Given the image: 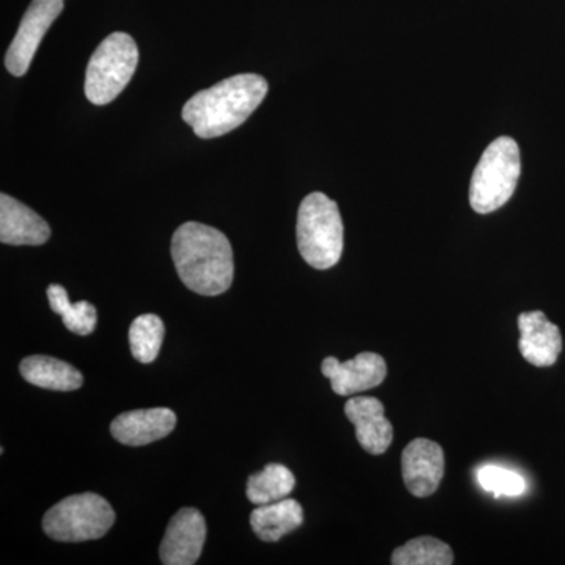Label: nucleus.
Instances as JSON below:
<instances>
[{
  "instance_id": "f257e3e1",
  "label": "nucleus",
  "mask_w": 565,
  "mask_h": 565,
  "mask_svg": "<svg viewBox=\"0 0 565 565\" xmlns=\"http://www.w3.org/2000/svg\"><path fill=\"white\" fill-rule=\"evenodd\" d=\"M172 256L181 281L200 296H221L233 285L232 244L212 226L199 222L181 225L173 234Z\"/></svg>"
},
{
  "instance_id": "f03ea898",
  "label": "nucleus",
  "mask_w": 565,
  "mask_h": 565,
  "mask_svg": "<svg viewBox=\"0 0 565 565\" xmlns=\"http://www.w3.org/2000/svg\"><path fill=\"white\" fill-rule=\"evenodd\" d=\"M269 85L258 74H237L192 96L182 109V120L200 139H215L248 120L266 98Z\"/></svg>"
},
{
  "instance_id": "7ed1b4c3",
  "label": "nucleus",
  "mask_w": 565,
  "mask_h": 565,
  "mask_svg": "<svg viewBox=\"0 0 565 565\" xmlns=\"http://www.w3.org/2000/svg\"><path fill=\"white\" fill-rule=\"evenodd\" d=\"M297 245L305 262L318 270L337 266L343 255L344 225L338 204L326 193L305 196L297 215Z\"/></svg>"
},
{
  "instance_id": "20e7f679",
  "label": "nucleus",
  "mask_w": 565,
  "mask_h": 565,
  "mask_svg": "<svg viewBox=\"0 0 565 565\" xmlns=\"http://www.w3.org/2000/svg\"><path fill=\"white\" fill-rule=\"evenodd\" d=\"M522 173L520 148L511 137L493 140L482 152L470 184V204L478 214L500 210L514 195Z\"/></svg>"
},
{
  "instance_id": "39448f33",
  "label": "nucleus",
  "mask_w": 565,
  "mask_h": 565,
  "mask_svg": "<svg viewBox=\"0 0 565 565\" xmlns=\"http://www.w3.org/2000/svg\"><path fill=\"white\" fill-rule=\"evenodd\" d=\"M139 63V50L131 35L115 32L93 52L85 74L88 102L104 106L117 98L132 79Z\"/></svg>"
},
{
  "instance_id": "423d86ee",
  "label": "nucleus",
  "mask_w": 565,
  "mask_h": 565,
  "mask_svg": "<svg viewBox=\"0 0 565 565\" xmlns=\"http://www.w3.org/2000/svg\"><path fill=\"white\" fill-rule=\"evenodd\" d=\"M114 523V509L96 493L65 498L43 516L44 533L57 542L95 541L106 535Z\"/></svg>"
},
{
  "instance_id": "0eeeda50",
  "label": "nucleus",
  "mask_w": 565,
  "mask_h": 565,
  "mask_svg": "<svg viewBox=\"0 0 565 565\" xmlns=\"http://www.w3.org/2000/svg\"><path fill=\"white\" fill-rule=\"evenodd\" d=\"M63 6L65 0H32L6 55L7 70L13 76L21 77L28 73L41 40L61 17Z\"/></svg>"
},
{
  "instance_id": "6e6552de",
  "label": "nucleus",
  "mask_w": 565,
  "mask_h": 565,
  "mask_svg": "<svg viewBox=\"0 0 565 565\" xmlns=\"http://www.w3.org/2000/svg\"><path fill=\"white\" fill-rule=\"evenodd\" d=\"M206 534V520L199 509H180L170 520L162 539L159 550L162 564H196L202 556Z\"/></svg>"
},
{
  "instance_id": "1a4fd4ad",
  "label": "nucleus",
  "mask_w": 565,
  "mask_h": 565,
  "mask_svg": "<svg viewBox=\"0 0 565 565\" xmlns=\"http://www.w3.org/2000/svg\"><path fill=\"white\" fill-rule=\"evenodd\" d=\"M321 370L338 396H352L375 388L386 377L385 360L373 352L359 353L355 359L344 363L329 356L323 360Z\"/></svg>"
},
{
  "instance_id": "9d476101",
  "label": "nucleus",
  "mask_w": 565,
  "mask_h": 565,
  "mask_svg": "<svg viewBox=\"0 0 565 565\" xmlns=\"http://www.w3.org/2000/svg\"><path fill=\"white\" fill-rule=\"evenodd\" d=\"M445 475L444 449L435 441L416 438L403 452V478L408 492L416 498L437 492Z\"/></svg>"
},
{
  "instance_id": "9b49d317",
  "label": "nucleus",
  "mask_w": 565,
  "mask_h": 565,
  "mask_svg": "<svg viewBox=\"0 0 565 565\" xmlns=\"http://www.w3.org/2000/svg\"><path fill=\"white\" fill-rule=\"evenodd\" d=\"M344 414L355 426L356 440L364 451L373 456L386 452L394 433L381 401L366 396L351 397L344 405Z\"/></svg>"
},
{
  "instance_id": "f8f14e48",
  "label": "nucleus",
  "mask_w": 565,
  "mask_h": 565,
  "mask_svg": "<svg viewBox=\"0 0 565 565\" xmlns=\"http://www.w3.org/2000/svg\"><path fill=\"white\" fill-rule=\"evenodd\" d=\"M177 415L166 407L141 408L118 415L110 424L115 440L126 446H145L173 433Z\"/></svg>"
},
{
  "instance_id": "ddd939ff",
  "label": "nucleus",
  "mask_w": 565,
  "mask_h": 565,
  "mask_svg": "<svg viewBox=\"0 0 565 565\" xmlns=\"http://www.w3.org/2000/svg\"><path fill=\"white\" fill-rule=\"evenodd\" d=\"M519 349L527 363L537 367H548L556 363L563 351V337L555 323L542 311H531L519 316Z\"/></svg>"
},
{
  "instance_id": "4468645a",
  "label": "nucleus",
  "mask_w": 565,
  "mask_h": 565,
  "mask_svg": "<svg viewBox=\"0 0 565 565\" xmlns=\"http://www.w3.org/2000/svg\"><path fill=\"white\" fill-rule=\"evenodd\" d=\"M50 237V225L35 211L7 193L0 195V243L43 245Z\"/></svg>"
},
{
  "instance_id": "2eb2a0df",
  "label": "nucleus",
  "mask_w": 565,
  "mask_h": 565,
  "mask_svg": "<svg viewBox=\"0 0 565 565\" xmlns=\"http://www.w3.org/2000/svg\"><path fill=\"white\" fill-rule=\"evenodd\" d=\"M20 373L29 384L52 392H74L84 384L81 371L54 356H28L20 364Z\"/></svg>"
},
{
  "instance_id": "dca6fc26",
  "label": "nucleus",
  "mask_w": 565,
  "mask_h": 565,
  "mask_svg": "<svg viewBox=\"0 0 565 565\" xmlns=\"http://www.w3.org/2000/svg\"><path fill=\"white\" fill-rule=\"evenodd\" d=\"M303 523V509L299 501L285 498L275 503L258 505L250 515L253 533L263 542L280 541Z\"/></svg>"
},
{
  "instance_id": "f3484780",
  "label": "nucleus",
  "mask_w": 565,
  "mask_h": 565,
  "mask_svg": "<svg viewBox=\"0 0 565 565\" xmlns=\"http://www.w3.org/2000/svg\"><path fill=\"white\" fill-rule=\"evenodd\" d=\"M296 487L292 471L285 465L269 463L263 471L252 475L247 482V497L256 505L285 500Z\"/></svg>"
},
{
  "instance_id": "a211bd4d",
  "label": "nucleus",
  "mask_w": 565,
  "mask_h": 565,
  "mask_svg": "<svg viewBox=\"0 0 565 565\" xmlns=\"http://www.w3.org/2000/svg\"><path fill=\"white\" fill-rule=\"evenodd\" d=\"M47 299L54 313L61 315L63 323L70 332L87 337L95 332L98 323L96 308L90 302H70L68 292L61 285H51L47 288Z\"/></svg>"
},
{
  "instance_id": "6ab92c4d",
  "label": "nucleus",
  "mask_w": 565,
  "mask_h": 565,
  "mask_svg": "<svg viewBox=\"0 0 565 565\" xmlns=\"http://www.w3.org/2000/svg\"><path fill=\"white\" fill-rule=\"evenodd\" d=\"M455 563L451 546L435 537L414 539L394 550V565H451Z\"/></svg>"
},
{
  "instance_id": "aec40b11",
  "label": "nucleus",
  "mask_w": 565,
  "mask_h": 565,
  "mask_svg": "<svg viewBox=\"0 0 565 565\" xmlns=\"http://www.w3.org/2000/svg\"><path fill=\"white\" fill-rule=\"evenodd\" d=\"M166 337L162 319L156 315H141L134 319L129 329V344L134 359L140 363H152L161 352Z\"/></svg>"
},
{
  "instance_id": "412c9836",
  "label": "nucleus",
  "mask_w": 565,
  "mask_h": 565,
  "mask_svg": "<svg viewBox=\"0 0 565 565\" xmlns=\"http://www.w3.org/2000/svg\"><path fill=\"white\" fill-rule=\"evenodd\" d=\"M479 486L487 492H492L497 497H520L526 492V481L523 476L508 468L498 467V465H486L478 470Z\"/></svg>"
}]
</instances>
